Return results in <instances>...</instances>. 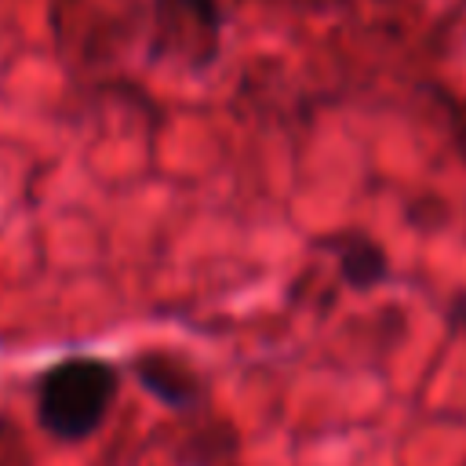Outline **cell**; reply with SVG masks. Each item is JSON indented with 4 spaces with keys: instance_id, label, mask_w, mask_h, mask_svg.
<instances>
[{
    "instance_id": "6da1fadb",
    "label": "cell",
    "mask_w": 466,
    "mask_h": 466,
    "mask_svg": "<svg viewBox=\"0 0 466 466\" xmlns=\"http://www.w3.org/2000/svg\"><path fill=\"white\" fill-rule=\"evenodd\" d=\"M120 390V371L102 357H66L40 375L36 419L58 441L91 437Z\"/></svg>"
},
{
    "instance_id": "7a4b0ae2",
    "label": "cell",
    "mask_w": 466,
    "mask_h": 466,
    "mask_svg": "<svg viewBox=\"0 0 466 466\" xmlns=\"http://www.w3.org/2000/svg\"><path fill=\"white\" fill-rule=\"evenodd\" d=\"M135 375L157 400H164L171 408H189L200 390L197 375L178 357H167V353H142L135 360Z\"/></svg>"
},
{
    "instance_id": "3957f363",
    "label": "cell",
    "mask_w": 466,
    "mask_h": 466,
    "mask_svg": "<svg viewBox=\"0 0 466 466\" xmlns=\"http://www.w3.org/2000/svg\"><path fill=\"white\" fill-rule=\"evenodd\" d=\"M339 273L350 288L371 291L390 277V258L371 237H346L339 240Z\"/></svg>"
}]
</instances>
